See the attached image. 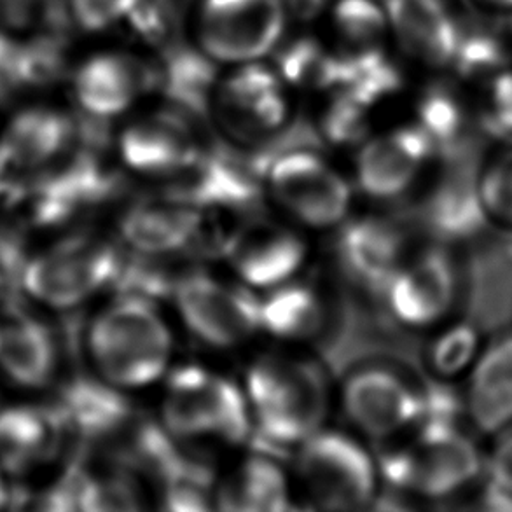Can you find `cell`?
Masks as SVG:
<instances>
[{"label": "cell", "instance_id": "8fae6325", "mask_svg": "<svg viewBox=\"0 0 512 512\" xmlns=\"http://www.w3.org/2000/svg\"><path fill=\"white\" fill-rule=\"evenodd\" d=\"M158 88L160 67L128 49L93 53L72 74L76 104L97 121L123 116Z\"/></svg>", "mask_w": 512, "mask_h": 512}, {"label": "cell", "instance_id": "f546056e", "mask_svg": "<svg viewBox=\"0 0 512 512\" xmlns=\"http://www.w3.org/2000/svg\"><path fill=\"white\" fill-rule=\"evenodd\" d=\"M418 121L436 147L437 154L453 156L464 149L471 132V118L457 93L446 86H434L418 102Z\"/></svg>", "mask_w": 512, "mask_h": 512}, {"label": "cell", "instance_id": "3957f363", "mask_svg": "<svg viewBox=\"0 0 512 512\" xmlns=\"http://www.w3.org/2000/svg\"><path fill=\"white\" fill-rule=\"evenodd\" d=\"M381 472L404 492L451 499L483 479L485 455L458 423L420 422L411 443L388 451Z\"/></svg>", "mask_w": 512, "mask_h": 512}, {"label": "cell", "instance_id": "30bf717a", "mask_svg": "<svg viewBox=\"0 0 512 512\" xmlns=\"http://www.w3.org/2000/svg\"><path fill=\"white\" fill-rule=\"evenodd\" d=\"M175 306L187 329L203 343L231 348L259 329V299L207 273L179 278L172 289Z\"/></svg>", "mask_w": 512, "mask_h": 512}, {"label": "cell", "instance_id": "4316f807", "mask_svg": "<svg viewBox=\"0 0 512 512\" xmlns=\"http://www.w3.org/2000/svg\"><path fill=\"white\" fill-rule=\"evenodd\" d=\"M326 320L324 305L312 287L285 284L259 301V329L280 340H312Z\"/></svg>", "mask_w": 512, "mask_h": 512}, {"label": "cell", "instance_id": "cb8c5ba5", "mask_svg": "<svg viewBox=\"0 0 512 512\" xmlns=\"http://www.w3.org/2000/svg\"><path fill=\"white\" fill-rule=\"evenodd\" d=\"M116 388L90 378L70 381L56 402L70 434L83 437L86 443H97L130 429L132 406Z\"/></svg>", "mask_w": 512, "mask_h": 512}, {"label": "cell", "instance_id": "9a60e30c", "mask_svg": "<svg viewBox=\"0 0 512 512\" xmlns=\"http://www.w3.org/2000/svg\"><path fill=\"white\" fill-rule=\"evenodd\" d=\"M434 156L436 147L416 123L378 133L360 147L357 182L371 198H397L415 184Z\"/></svg>", "mask_w": 512, "mask_h": 512}, {"label": "cell", "instance_id": "ba28073f", "mask_svg": "<svg viewBox=\"0 0 512 512\" xmlns=\"http://www.w3.org/2000/svg\"><path fill=\"white\" fill-rule=\"evenodd\" d=\"M298 472L310 499L322 509L353 511L366 507L376 495L373 458L341 432L317 430L303 441Z\"/></svg>", "mask_w": 512, "mask_h": 512}, {"label": "cell", "instance_id": "277c9868", "mask_svg": "<svg viewBox=\"0 0 512 512\" xmlns=\"http://www.w3.org/2000/svg\"><path fill=\"white\" fill-rule=\"evenodd\" d=\"M161 415L173 437L236 444L250 432L247 395L222 374L201 366L175 369L167 381Z\"/></svg>", "mask_w": 512, "mask_h": 512}, {"label": "cell", "instance_id": "7a4b0ae2", "mask_svg": "<svg viewBox=\"0 0 512 512\" xmlns=\"http://www.w3.org/2000/svg\"><path fill=\"white\" fill-rule=\"evenodd\" d=\"M245 395L250 415L271 444H301L326 420V374L310 360L261 357L247 373Z\"/></svg>", "mask_w": 512, "mask_h": 512}, {"label": "cell", "instance_id": "2e32d148", "mask_svg": "<svg viewBox=\"0 0 512 512\" xmlns=\"http://www.w3.org/2000/svg\"><path fill=\"white\" fill-rule=\"evenodd\" d=\"M119 154L128 167L167 179L201 154L186 112L160 109L133 119L119 135Z\"/></svg>", "mask_w": 512, "mask_h": 512}, {"label": "cell", "instance_id": "ac0fdd59", "mask_svg": "<svg viewBox=\"0 0 512 512\" xmlns=\"http://www.w3.org/2000/svg\"><path fill=\"white\" fill-rule=\"evenodd\" d=\"M464 415L485 437L512 427V329L485 341L467 373Z\"/></svg>", "mask_w": 512, "mask_h": 512}, {"label": "cell", "instance_id": "74e56055", "mask_svg": "<svg viewBox=\"0 0 512 512\" xmlns=\"http://www.w3.org/2000/svg\"><path fill=\"white\" fill-rule=\"evenodd\" d=\"M479 2L488 4V6L500 7V9H507V11H512V0H479Z\"/></svg>", "mask_w": 512, "mask_h": 512}, {"label": "cell", "instance_id": "5bb4252c", "mask_svg": "<svg viewBox=\"0 0 512 512\" xmlns=\"http://www.w3.org/2000/svg\"><path fill=\"white\" fill-rule=\"evenodd\" d=\"M221 252L245 284L273 289L298 273L305 263L306 243L284 224L257 217L226 235Z\"/></svg>", "mask_w": 512, "mask_h": 512}, {"label": "cell", "instance_id": "7402d4cb", "mask_svg": "<svg viewBox=\"0 0 512 512\" xmlns=\"http://www.w3.org/2000/svg\"><path fill=\"white\" fill-rule=\"evenodd\" d=\"M77 137L79 130L69 116L48 107H32L14 116L0 139V149L14 167L32 173L74 146Z\"/></svg>", "mask_w": 512, "mask_h": 512}, {"label": "cell", "instance_id": "e575fe53", "mask_svg": "<svg viewBox=\"0 0 512 512\" xmlns=\"http://www.w3.org/2000/svg\"><path fill=\"white\" fill-rule=\"evenodd\" d=\"M485 455V502L493 511H512V427L492 437Z\"/></svg>", "mask_w": 512, "mask_h": 512}, {"label": "cell", "instance_id": "e0dca14e", "mask_svg": "<svg viewBox=\"0 0 512 512\" xmlns=\"http://www.w3.org/2000/svg\"><path fill=\"white\" fill-rule=\"evenodd\" d=\"M390 41L411 62L430 69L451 67L462 23L446 0H383Z\"/></svg>", "mask_w": 512, "mask_h": 512}, {"label": "cell", "instance_id": "836d02e7", "mask_svg": "<svg viewBox=\"0 0 512 512\" xmlns=\"http://www.w3.org/2000/svg\"><path fill=\"white\" fill-rule=\"evenodd\" d=\"M329 104L322 114V132L336 144H352L366 137L373 107L350 91L333 88L327 91Z\"/></svg>", "mask_w": 512, "mask_h": 512}, {"label": "cell", "instance_id": "d6a6232c", "mask_svg": "<svg viewBox=\"0 0 512 512\" xmlns=\"http://www.w3.org/2000/svg\"><path fill=\"white\" fill-rule=\"evenodd\" d=\"M507 62L506 46L499 35L483 27L462 25L457 53L451 67L465 77H483L499 72Z\"/></svg>", "mask_w": 512, "mask_h": 512}, {"label": "cell", "instance_id": "7c38bea8", "mask_svg": "<svg viewBox=\"0 0 512 512\" xmlns=\"http://www.w3.org/2000/svg\"><path fill=\"white\" fill-rule=\"evenodd\" d=\"M385 294L395 319L404 326L423 329L448 319L462 294V275L446 243L408 257Z\"/></svg>", "mask_w": 512, "mask_h": 512}, {"label": "cell", "instance_id": "8d00e7d4", "mask_svg": "<svg viewBox=\"0 0 512 512\" xmlns=\"http://www.w3.org/2000/svg\"><path fill=\"white\" fill-rule=\"evenodd\" d=\"M483 130L504 142H512V72L493 76Z\"/></svg>", "mask_w": 512, "mask_h": 512}, {"label": "cell", "instance_id": "603a6c76", "mask_svg": "<svg viewBox=\"0 0 512 512\" xmlns=\"http://www.w3.org/2000/svg\"><path fill=\"white\" fill-rule=\"evenodd\" d=\"M69 425L58 406L13 408L0 413V458L11 471L55 457Z\"/></svg>", "mask_w": 512, "mask_h": 512}, {"label": "cell", "instance_id": "6da1fadb", "mask_svg": "<svg viewBox=\"0 0 512 512\" xmlns=\"http://www.w3.org/2000/svg\"><path fill=\"white\" fill-rule=\"evenodd\" d=\"M90 350L111 385L142 388L167 371L172 334L151 299L121 294L93 322Z\"/></svg>", "mask_w": 512, "mask_h": 512}, {"label": "cell", "instance_id": "f1b7e54d", "mask_svg": "<svg viewBox=\"0 0 512 512\" xmlns=\"http://www.w3.org/2000/svg\"><path fill=\"white\" fill-rule=\"evenodd\" d=\"M329 28L341 58L381 51L390 41L387 9L381 0H336L329 9Z\"/></svg>", "mask_w": 512, "mask_h": 512}, {"label": "cell", "instance_id": "8992f818", "mask_svg": "<svg viewBox=\"0 0 512 512\" xmlns=\"http://www.w3.org/2000/svg\"><path fill=\"white\" fill-rule=\"evenodd\" d=\"M291 91L268 60L243 63L219 76L208 111L228 137L256 144L271 139L289 123Z\"/></svg>", "mask_w": 512, "mask_h": 512}, {"label": "cell", "instance_id": "4fadbf2b", "mask_svg": "<svg viewBox=\"0 0 512 512\" xmlns=\"http://www.w3.org/2000/svg\"><path fill=\"white\" fill-rule=\"evenodd\" d=\"M343 406L360 432L373 439H390L422 422L425 392L392 369L366 367L346 381Z\"/></svg>", "mask_w": 512, "mask_h": 512}, {"label": "cell", "instance_id": "1f68e13d", "mask_svg": "<svg viewBox=\"0 0 512 512\" xmlns=\"http://www.w3.org/2000/svg\"><path fill=\"white\" fill-rule=\"evenodd\" d=\"M483 343L485 341L481 340L478 329L471 324H451L443 333H439L430 346V367L443 380L467 374Z\"/></svg>", "mask_w": 512, "mask_h": 512}, {"label": "cell", "instance_id": "ffe728a7", "mask_svg": "<svg viewBox=\"0 0 512 512\" xmlns=\"http://www.w3.org/2000/svg\"><path fill=\"white\" fill-rule=\"evenodd\" d=\"M446 158L448 168L425 201V222L437 242L448 245L476 238L490 224L479 200L481 161L467 160L462 153Z\"/></svg>", "mask_w": 512, "mask_h": 512}, {"label": "cell", "instance_id": "d4e9b609", "mask_svg": "<svg viewBox=\"0 0 512 512\" xmlns=\"http://www.w3.org/2000/svg\"><path fill=\"white\" fill-rule=\"evenodd\" d=\"M55 362V341L37 320L14 313L0 322V366L16 383L41 387Z\"/></svg>", "mask_w": 512, "mask_h": 512}, {"label": "cell", "instance_id": "f35d334b", "mask_svg": "<svg viewBox=\"0 0 512 512\" xmlns=\"http://www.w3.org/2000/svg\"><path fill=\"white\" fill-rule=\"evenodd\" d=\"M7 500V493L6 490H4V485H2V479H0V507L4 506L6 504Z\"/></svg>", "mask_w": 512, "mask_h": 512}, {"label": "cell", "instance_id": "5b68a950", "mask_svg": "<svg viewBox=\"0 0 512 512\" xmlns=\"http://www.w3.org/2000/svg\"><path fill=\"white\" fill-rule=\"evenodd\" d=\"M284 0H198L194 48L219 67L264 62L287 35Z\"/></svg>", "mask_w": 512, "mask_h": 512}, {"label": "cell", "instance_id": "52a82bcc", "mask_svg": "<svg viewBox=\"0 0 512 512\" xmlns=\"http://www.w3.org/2000/svg\"><path fill=\"white\" fill-rule=\"evenodd\" d=\"M125 259L112 243L74 236L46 256L27 261L21 284L35 298L58 308L83 303L105 287H114Z\"/></svg>", "mask_w": 512, "mask_h": 512}, {"label": "cell", "instance_id": "4dcf8cb0", "mask_svg": "<svg viewBox=\"0 0 512 512\" xmlns=\"http://www.w3.org/2000/svg\"><path fill=\"white\" fill-rule=\"evenodd\" d=\"M478 191L488 224L512 233V142L479 163Z\"/></svg>", "mask_w": 512, "mask_h": 512}, {"label": "cell", "instance_id": "484cf974", "mask_svg": "<svg viewBox=\"0 0 512 512\" xmlns=\"http://www.w3.org/2000/svg\"><path fill=\"white\" fill-rule=\"evenodd\" d=\"M224 511L278 512L289 509L285 472L270 455H252L219 490Z\"/></svg>", "mask_w": 512, "mask_h": 512}, {"label": "cell", "instance_id": "d6986e66", "mask_svg": "<svg viewBox=\"0 0 512 512\" xmlns=\"http://www.w3.org/2000/svg\"><path fill=\"white\" fill-rule=\"evenodd\" d=\"M409 240L397 221L362 217L341 231L338 252L346 273L371 291H387L392 278L408 261Z\"/></svg>", "mask_w": 512, "mask_h": 512}, {"label": "cell", "instance_id": "44dd1931", "mask_svg": "<svg viewBox=\"0 0 512 512\" xmlns=\"http://www.w3.org/2000/svg\"><path fill=\"white\" fill-rule=\"evenodd\" d=\"M200 208L163 196L133 205L121 219V236L140 256H167L200 238Z\"/></svg>", "mask_w": 512, "mask_h": 512}, {"label": "cell", "instance_id": "d590c367", "mask_svg": "<svg viewBox=\"0 0 512 512\" xmlns=\"http://www.w3.org/2000/svg\"><path fill=\"white\" fill-rule=\"evenodd\" d=\"M142 0H67L72 21L86 34H102L128 21Z\"/></svg>", "mask_w": 512, "mask_h": 512}, {"label": "cell", "instance_id": "83f0119b", "mask_svg": "<svg viewBox=\"0 0 512 512\" xmlns=\"http://www.w3.org/2000/svg\"><path fill=\"white\" fill-rule=\"evenodd\" d=\"M271 56H277L271 65L291 90L331 91L340 83V55L312 35L284 37Z\"/></svg>", "mask_w": 512, "mask_h": 512}, {"label": "cell", "instance_id": "9c48e42d", "mask_svg": "<svg viewBox=\"0 0 512 512\" xmlns=\"http://www.w3.org/2000/svg\"><path fill=\"white\" fill-rule=\"evenodd\" d=\"M264 179L271 198L287 214L310 228L340 224L352 203V191L341 173L310 149H291L268 163Z\"/></svg>", "mask_w": 512, "mask_h": 512}]
</instances>
